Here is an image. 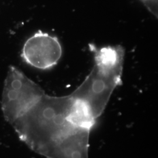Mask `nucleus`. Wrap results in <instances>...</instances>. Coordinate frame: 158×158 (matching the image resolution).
Instances as JSON below:
<instances>
[{
	"instance_id": "f257e3e1",
	"label": "nucleus",
	"mask_w": 158,
	"mask_h": 158,
	"mask_svg": "<svg viewBox=\"0 0 158 158\" xmlns=\"http://www.w3.org/2000/svg\"><path fill=\"white\" fill-rule=\"evenodd\" d=\"M30 110L51 125L53 158H89L93 125L76 108L70 94L60 97L44 96Z\"/></svg>"
},
{
	"instance_id": "39448f33",
	"label": "nucleus",
	"mask_w": 158,
	"mask_h": 158,
	"mask_svg": "<svg viewBox=\"0 0 158 158\" xmlns=\"http://www.w3.org/2000/svg\"><path fill=\"white\" fill-rule=\"evenodd\" d=\"M149 11L155 17H158V0H141Z\"/></svg>"
},
{
	"instance_id": "f03ea898",
	"label": "nucleus",
	"mask_w": 158,
	"mask_h": 158,
	"mask_svg": "<svg viewBox=\"0 0 158 158\" xmlns=\"http://www.w3.org/2000/svg\"><path fill=\"white\" fill-rule=\"evenodd\" d=\"M94 64L90 74L71 95L83 102L97 119L107 105L114 90L123 83L125 51L120 45L98 48L89 45Z\"/></svg>"
},
{
	"instance_id": "7ed1b4c3",
	"label": "nucleus",
	"mask_w": 158,
	"mask_h": 158,
	"mask_svg": "<svg viewBox=\"0 0 158 158\" xmlns=\"http://www.w3.org/2000/svg\"><path fill=\"white\" fill-rule=\"evenodd\" d=\"M62 55V45L56 37L41 31L27 40L22 51V57L25 62L40 70L54 67Z\"/></svg>"
},
{
	"instance_id": "20e7f679",
	"label": "nucleus",
	"mask_w": 158,
	"mask_h": 158,
	"mask_svg": "<svg viewBox=\"0 0 158 158\" xmlns=\"http://www.w3.org/2000/svg\"><path fill=\"white\" fill-rule=\"evenodd\" d=\"M8 104L20 111H28L44 96L42 91L19 69L10 66L6 80Z\"/></svg>"
}]
</instances>
